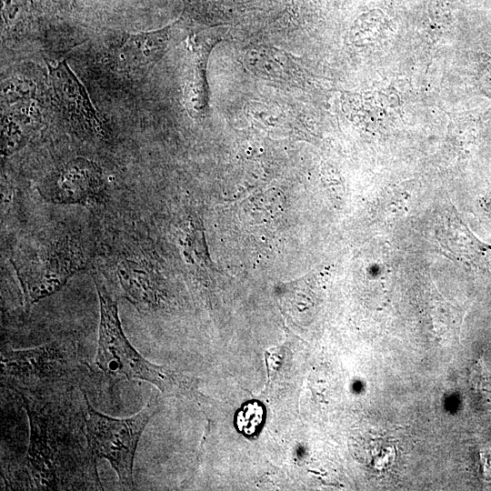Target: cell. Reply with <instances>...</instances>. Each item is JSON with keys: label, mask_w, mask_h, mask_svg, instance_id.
Masks as SVG:
<instances>
[{"label": "cell", "mask_w": 491, "mask_h": 491, "mask_svg": "<svg viewBox=\"0 0 491 491\" xmlns=\"http://www.w3.org/2000/svg\"><path fill=\"white\" fill-rule=\"evenodd\" d=\"M156 405L148 403L135 416L114 418L95 411L86 400L85 433L92 455L102 457L115 469L120 484L131 489L135 450L144 428L156 411Z\"/></svg>", "instance_id": "obj_2"}, {"label": "cell", "mask_w": 491, "mask_h": 491, "mask_svg": "<svg viewBox=\"0 0 491 491\" xmlns=\"http://www.w3.org/2000/svg\"><path fill=\"white\" fill-rule=\"evenodd\" d=\"M48 68L51 85L63 112L91 133L104 135L100 119L85 87L65 61Z\"/></svg>", "instance_id": "obj_5"}, {"label": "cell", "mask_w": 491, "mask_h": 491, "mask_svg": "<svg viewBox=\"0 0 491 491\" xmlns=\"http://www.w3.org/2000/svg\"><path fill=\"white\" fill-rule=\"evenodd\" d=\"M263 416L264 410L257 402H248L236 413V427L244 435H255L263 422Z\"/></svg>", "instance_id": "obj_9"}, {"label": "cell", "mask_w": 491, "mask_h": 491, "mask_svg": "<svg viewBox=\"0 0 491 491\" xmlns=\"http://www.w3.org/2000/svg\"><path fill=\"white\" fill-rule=\"evenodd\" d=\"M486 211L489 213V215L491 217V199H486Z\"/></svg>", "instance_id": "obj_10"}, {"label": "cell", "mask_w": 491, "mask_h": 491, "mask_svg": "<svg viewBox=\"0 0 491 491\" xmlns=\"http://www.w3.org/2000/svg\"><path fill=\"white\" fill-rule=\"evenodd\" d=\"M39 192L52 203L88 205L103 198L104 183L101 172L94 163L77 158L45 180Z\"/></svg>", "instance_id": "obj_4"}, {"label": "cell", "mask_w": 491, "mask_h": 491, "mask_svg": "<svg viewBox=\"0 0 491 491\" xmlns=\"http://www.w3.org/2000/svg\"><path fill=\"white\" fill-rule=\"evenodd\" d=\"M100 303V321L95 365L113 381L139 379L155 385L163 394L194 397L193 378L165 366L147 361L129 343L121 326L117 302L101 281L95 278Z\"/></svg>", "instance_id": "obj_1"}, {"label": "cell", "mask_w": 491, "mask_h": 491, "mask_svg": "<svg viewBox=\"0 0 491 491\" xmlns=\"http://www.w3.org/2000/svg\"><path fill=\"white\" fill-rule=\"evenodd\" d=\"M82 266L80 253L67 238L29 253L15 264L27 304L59 290Z\"/></svg>", "instance_id": "obj_3"}, {"label": "cell", "mask_w": 491, "mask_h": 491, "mask_svg": "<svg viewBox=\"0 0 491 491\" xmlns=\"http://www.w3.org/2000/svg\"><path fill=\"white\" fill-rule=\"evenodd\" d=\"M167 43V29L128 35L118 49L119 64L129 71L148 69L163 55Z\"/></svg>", "instance_id": "obj_6"}, {"label": "cell", "mask_w": 491, "mask_h": 491, "mask_svg": "<svg viewBox=\"0 0 491 491\" xmlns=\"http://www.w3.org/2000/svg\"><path fill=\"white\" fill-rule=\"evenodd\" d=\"M117 276L126 297L136 306L154 305L157 297V285L151 271L132 260L118 265Z\"/></svg>", "instance_id": "obj_8"}, {"label": "cell", "mask_w": 491, "mask_h": 491, "mask_svg": "<svg viewBox=\"0 0 491 491\" xmlns=\"http://www.w3.org/2000/svg\"><path fill=\"white\" fill-rule=\"evenodd\" d=\"M211 40L197 36L190 40L187 76L185 86L186 108L194 116L205 113L207 103L205 64Z\"/></svg>", "instance_id": "obj_7"}]
</instances>
